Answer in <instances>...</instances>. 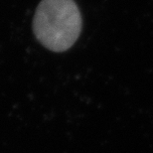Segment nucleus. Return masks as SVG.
Wrapping results in <instances>:
<instances>
[{
    "label": "nucleus",
    "instance_id": "1",
    "mask_svg": "<svg viewBox=\"0 0 153 153\" xmlns=\"http://www.w3.org/2000/svg\"><path fill=\"white\" fill-rule=\"evenodd\" d=\"M33 29L44 47L54 52L67 51L81 33L78 5L74 0H42L36 10Z\"/></svg>",
    "mask_w": 153,
    "mask_h": 153
}]
</instances>
